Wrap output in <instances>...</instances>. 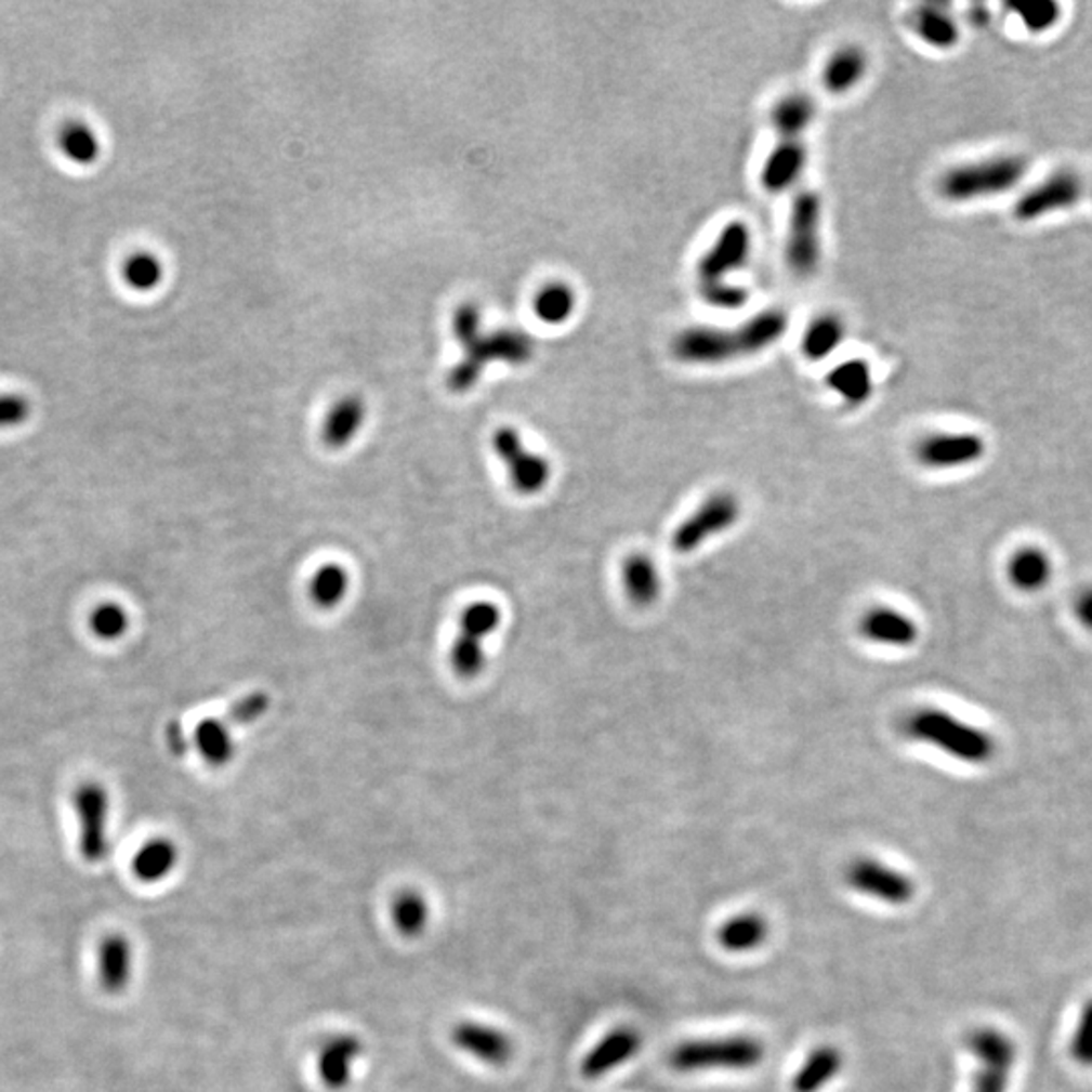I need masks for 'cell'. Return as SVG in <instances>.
I'll return each instance as SVG.
<instances>
[{
    "instance_id": "7402d4cb",
    "label": "cell",
    "mask_w": 1092,
    "mask_h": 1092,
    "mask_svg": "<svg viewBox=\"0 0 1092 1092\" xmlns=\"http://www.w3.org/2000/svg\"><path fill=\"white\" fill-rule=\"evenodd\" d=\"M868 71V55L861 47H840L821 71V83L833 95L852 92Z\"/></svg>"
},
{
    "instance_id": "6da1fadb",
    "label": "cell",
    "mask_w": 1092,
    "mask_h": 1092,
    "mask_svg": "<svg viewBox=\"0 0 1092 1092\" xmlns=\"http://www.w3.org/2000/svg\"><path fill=\"white\" fill-rule=\"evenodd\" d=\"M789 318L784 310L754 314L737 328H686L672 340V353L684 365H724L763 353L784 339Z\"/></svg>"
},
{
    "instance_id": "d4e9b609",
    "label": "cell",
    "mask_w": 1092,
    "mask_h": 1092,
    "mask_svg": "<svg viewBox=\"0 0 1092 1092\" xmlns=\"http://www.w3.org/2000/svg\"><path fill=\"white\" fill-rule=\"evenodd\" d=\"M816 102L805 93H789L771 109V126L779 140H801L816 120Z\"/></svg>"
},
{
    "instance_id": "4dcf8cb0",
    "label": "cell",
    "mask_w": 1092,
    "mask_h": 1092,
    "mask_svg": "<svg viewBox=\"0 0 1092 1092\" xmlns=\"http://www.w3.org/2000/svg\"><path fill=\"white\" fill-rule=\"evenodd\" d=\"M623 587L633 605L647 607L660 597L662 583L654 561L646 554H633L623 563Z\"/></svg>"
},
{
    "instance_id": "484cf974",
    "label": "cell",
    "mask_w": 1092,
    "mask_h": 1092,
    "mask_svg": "<svg viewBox=\"0 0 1092 1092\" xmlns=\"http://www.w3.org/2000/svg\"><path fill=\"white\" fill-rule=\"evenodd\" d=\"M193 747L211 767H225L233 761V726L225 719H205L193 731Z\"/></svg>"
},
{
    "instance_id": "836d02e7",
    "label": "cell",
    "mask_w": 1092,
    "mask_h": 1092,
    "mask_svg": "<svg viewBox=\"0 0 1092 1092\" xmlns=\"http://www.w3.org/2000/svg\"><path fill=\"white\" fill-rule=\"evenodd\" d=\"M351 591V573L340 563H324L310 579V600L320 609H337Z\"/></svg>"
},
{
    "instance_id": "f546056e",
    "label": "cell",
    "mask_w": 1092,
    "mask_h": 1092,
    "mask_svg": "<svg viewBox=\"0 0 1092 1092\" xmlns=\"http://www.w3.org/2000/svg\"><path fill=\"white\" fill-rule=\"evenodd\" d=\"M844 339V323L836 314H821L805 328L801 337V353L812 363H821L842 346Z\"/></svg>"
},
{
    "instance_id": "7bdbcfd3",
    "label": "cell",
    "mask_w": 1092,
    "mask_h": 1092,
    "mask_svg": "<svg viewBox=\"0 0 1092 1092\" xmlns=\"http://www.w3.org/2000/svg\"><path fill=\"white\" fill-rule=\"evenodd\" d=\"M1017 13L1022 16L1024 25L1030 29V31L1042 32L1054 27L1061 18V6L1056 2H1048V0H1042V2H1036V4H1028V6H1022L1017 9Z\"/></svg>"
},
{
    "instance_id": "ee69618b",
    "label": "cell",
    "mask_w": 1092,
    "mask_h": 1092,
    "mask_svg": "<svg viewBox=\"0 0 1092 1092\" xmlns=\"http://www.w3.org/2000/svg\"><path fill=\"white\" fill-rule=\"evenodd\" d=\"M31 413L29 400L21 395H0V430L16 427Z\"/></svg>"
},
{
    "instance_id": "8992f818",
    "label": "cell",
    "mask_w": 1092,
    "mask_h": 1092,
    "mask_svg": "<svg viewBox=\"0 0 1092 1092\" xmlns=\"http://www.w3.org/2000/svg\"><path fill=\"white\" fill-rule=\"evenodd\" d=\"M502 609L494 601H474L462 611L460 633L449 649V663L458 676H479L488 662L484 642L502 626Z\"/></svg>"
},
{
    "instance_id": "5b68a950",
    "label": "cell",
    "mask_w": 1092,
    "mask_h": 1092,
    "mask_svg": "<svg viewBox=\"0 0 1092 1092\" xmlns=\"http://www.w3.org/2000/svg\"><path fill=\"white\" fill-rule=\"evenodd\" d=\"M1026 170L1028 162L1022 156H996L945 172L938 190L945 199L953 202L996 197L1014 188L1024 179Z\"/></svg>"
},
{
    "instance_id": "9a60e30c",
    "label": "cell",
    "mask_w": 1092,
    "mask_h": 1092,
    "mask_svg": "<svg viewBox=\"0 0 1092 1092\" xmlns=\"http://www.w3.org/2000/svg\"><path fill=\"white\" fill-rule=\"evenodd\" d=\"M984 456L985 442L977 433H935L917 446V460L933 470L963 468Z\"/></svg>"
},
{
    "instance_id": "d6986e66",
    "label": "cell",
    "mask_w": 1092,
    "mask_h": 1092,
    "mask_svg": "<svg viewBox=\"0 0 1092 1092\" xmlns=\"http://www.w3.org/2000/svg\"><path fill=\"white\" fill-rule=\"evenodd\" d=\"M134 949L130 938L122 933H111L102 940L97 953V977L102 989L109 996H120L132 982Z\"/></svg>"
},
{
    "instance_id": "277c9868",
    "label": "cell",
    "mask_w": 1092,
    "mask_h": 1092,
    "mask_svg": "<svg viewBox=\"0 0 1092 1092\" xmlns=\"http://www.w3.org/2000/svg\"><path fill=\"white\" fill-rule=\"evenodd\" d=\"M765 1058V1044L753 1036H726L708 1040H688L677 1044L668 1062L676 1073L705 1070H751Z\"/></svg>"
},
{
    "instance_id": "4316f807",
    "label": "cell",
    "mask_w": 1092,
    "mask_h": 1092,
    "mask_svg": "<svg viewBox=\"0 0 1092 1092\" xmlns=\"http://www.w3.org/2000/svg\"><path fill=\"white\" fill-rule=\"evenodd\" d=\"M910 25L923 43L938 51L953 49L961 37L957 21L937 4L917 6L910 15Z\"/></svg>"
},
{
    "instance_id": "5bb4252c",
    "label": "cell",
    "mask_w": 1092,
    "mask_h": 1092,
    "mask_svg": "<svg viewBox=\"0 0 1092 1092\" xmlns=\"http://www.w3.org/2000/svg\"><path fill=\"white\" fill-rule=\"evenodd\" d=\"M1084 195V183L1073 170H1061L1048 176L1015 200L1014 215L1019 221H1036L1077 205Z\"/></svg>"
},
{
    "instance_id": "cb8c5ba5",
    "label": "cell",
    "mask_w": 1092,
    "mask_h": 1092,
    "mask_svg": "<svg viewBox=\"0 0 1092 1092\" xmlns=\"http://www.w3.org/2000/svg\"><path fill=\"white\" fill-rule=\"evenodd\" d=\"M367 419V407L360 397H344L340 399L330 413L326 416L323 427V442L330 449H342L353 444L354 437L360 433Z\"/></svg>"
},
{
    "instance_id": "7a4b0ae2",
    "label": "cell",
    "mask_w": 1092,
    "mask_h": 1092,
    "mask_svg": "<svg viewBox=\"0 0 1092 1092\" xmlns=\"http://www.w3.org/2000/svg\"><path fill=\"white\" fill-rule=\"evenodd\" d=\"M453 332L463 346L462 363L449 372L447 386L453 393H465L476 385L484 367L492 360H506L521 365L535 354V342L523 332L502 330L496 334H482L479 312L474 304H463L453 316Z\"/></svg>"
},
{
    "instance_id": "9c48e42d",
    "label": "cell",
    "mask_w": 1092,
    "mask_h": 1092,
    "mask_svg": "<svg viewBox=\"0 0 1092 1092\" xmlns=\"http://www.w3.org/2000/svg\"><path fill=\"white\" fill-rule=\"evenodd\" d=\"M492 446L496 456L506 465L508 477L516 492L537 496L549 486L553 477V465L547 458L524 446L518 431L512 427L494 431Z\"/></svg>"
},
{
    "instance_id": "ab89813d",
    "label": "cell",
    "mask_w": 1092,
    "mask_h": 1092,
    "mask_svg": "<svg viewBox=\"0 0 1092 1092\" xmlns=\"http://www.w3.org/2000/svg\"><path fill=\"white\" fill-rule=\"evenodd\" d=\"M700 298L712 308L740 310L749 304L751 292L745 286H737L731 281H712L700 284Z\"/></svg>"
},
{
    "instance_id": "d6a6232c",
    "label": "cell",
    "mask_w": 1092,
    "mask_h": 1092,
    "mask_svg": "<svg viewBox=\"0 0 1092 1092\" xmlns=\"http://www.w3.org/2000/svg\"><path fill=\"white\" fill-rule=\"evenodd\" d=\"M1008 575H1010V581L1015 589L1034 593V591H1040L1048 586V581L1052 577V565L1042 549L1026 547V549H1019L1010 558Z\"/></svg>"
},
{
    "instance_id": "603a6c76",
    "label": "cell",
    "mask_w": 1092,
    "mask_h": 1092,
    "mask_svg": "<svg viewBox=\"0 0 1092 1092\" xmlns=\"http://www.w3.org/2000/svg\"><path fill=\"white\" fill-rule=\"evenodd\" d=\"M826 383L840 399L852 407H860L874 395L872 369L861 358H850L836 365L828 372Z\"/></svg>"
},
{
    "instance_id": "3957f363",
    "label": "cell",
    "mask_w": 1092,
    "mask_h": 1092,
    "mask_svg": "<svg viewBox=\"0 0 1092 1092\" xmlns=\"http://www.w3.org/2000/svg\"><path fill=\"white\" fill-rule=\"evenodd\" d=\"M905 731L910 739L929 742L971 765H984L996 754V740L989 733L937 708L917 710L905 724Z\"/></svg>"
},
{
    "instance_id": "7c38bea8",
    "label": "cell",
    "mask_w": 1092,
    "mask_h": 1092,
    "mask_svg": "<svg viewBox=\"0 0 1092 1092\" xmlns=\"http://www.w3.org/2000/svg\"><path fill=\"white\" fill-rule=\"evenodd\" d=\"M846 882L856 893L893 907L908 905L917 893L912 878L872 858L852 861L847 866Z\"/></svg>"
},
{
    "instance_id": "f1b7e54d",
    "label": "cell",
    "mask_w": 1092,
    "mask_h": 1092,
    "mask_svg": "<svg viewBox=\"0 0 1092 1092\" xmlns=\"http://www.w3.org/2000/svg\"><path fill=\"white\" fill-rule=\"evenodd\" d=\"M844 1056L836 1047H819L801 1064L798 1075L791 1080L793 1092H819L828 1087L838 1073L842 1070Z\"/></svg>"
},
{
    "instance_id": "74e56055",
    "label": "cell",
    "mask_w": 1092,
    "mask_h": 1092,
    "mask_svg": "<svg viewBox=\"0 0 1092 1092\" xmlns=\"http://www.w3.org/2000/svg\"><path fill=\"white\" fill-rule=\"evenodd\" d=\"M123 281L136 290V292H150L160 286L162 277H165V267L160 260L148 253V251H139L134 255H130L122 267Z\"/></svg>"
},
{
    "instance_id": "83f0119b",
    "label": "cell",
    "mask_w": 1092,
    "mask_h": 1092,
    "mask_svg": "<svg viewBox=\"0 0 1092 1092\" xmlns=\"http://www.w3.org/2000/svg\"><path fill=\"white\" fill-rule=\"evenodd\" d=\"M769 937V924L756 912H742L719 929V943L728 953H749Z\"/></svg>"
},
{
    "instance_id": "44dd1931",
    "label": "cell",
    "mask_w": 1092,
    "mask_h": 1092,
    "mask_svg": "<svg viewBox=\"0 0 1092 1092\" xmlns=\"http://www.w3.org/2000/svg\"><path fill=\"white\" fill-rule=\"evenodd\" d=\"M861 635L882 646L908 647L919 640V628L910 617L891 609H870L860 623Z\"/></svg>"
},
{
    "instance_id": "ba28073f",
    "label": "cell",
    "mask_w": 1092,
    "mask_h": 1092,
    "mask_svg": "<svg viewBox=\"0 0 1092 1092\" xmlns=\"http://www.w3.org/2000/svg\"><path fill=\"white\" fill-rule=\"evenodd\" d=\"M965 1044L977 1061L971 1092H1008L1017 1061L1012 1036L994 1026H982L970 1031Z\"/></svg>"
},
{
    "instance_id": "60d3db41",
    "label": "cell",
    "mask_w": 1092,
    "mask_h": 1092,
    "mask_svg": "<svg viewBox=\"0 0 1092 1092\" xmlns=\"http://www.w3.org/2000/svg\"><path fill=\"white\" fill-rule=\"evenodd\" d=\"M1070 1056L1084 1068H1092V998L1084 1001L1078 1024L1075 1028V1036L1070 1042Z\"/></svg>"
},
{
    "instance_id": "4fadbf2b",
    "label": "cell",
    "mask_w": 1092,
    "mask_h": 1092,
    "mask_svg": "<svg viewBox=\"0 0 1092 1092\" xmlns=\"http://www.w3.org/2000/svg\"><path fill=\"white\" fill-rule=\"evenodd\" d=\"M753 251V233L747 223L731 221L696 265L700 284L726 281V276L747 265Z\"/></svg>"
},
{
    "instance_id": "30bf717a",
    "label": "cell",
    "mask_w": 1092,
    "mask_h": 1092,
    "mask_svg": "<svg viewBox=\"0 0 1092 1092\" xmlns=\"http://www.w3.org/2000/svg\"><path fill=\"white\" fill-rule=\"evenodd\" d=\"M74 807L79 819V852L83 860L97 864L108 856V791L92 781L79 785Z\"/></svg>"
},
{
    "instance_id": "8fae6325",
    "label": "cell",
    "mask_w": 1092,
    "mask_h": 1092,
    "mask_svg": "<svg viewBox=\"0 0 1092 1092\" xmlns=\"http://www.w3.org/2000/svg\"><path fill=\"white\" fill-rule=\"evenodd\" d=\"M739 500L733 494L721 492L710 496L693 516L677 526L672 539L676 553L688 554L702 547L708 539L728 530L739 521Z\"/></svg>"
},
{
    "instance_id": "ac0fdd59",
    "label": "cell",
    "mask_w": 1092,
    "mask_h": 1092,
    "mask_svg": "<svg viewBox=\"0 0 1092 1092\" xmlns=\"http://www.w3.org/2000/svg\"><path fill=\"white\" fill-rule=\"evenodd\" d=\"M451 1040L465 1054L492 1066L506 1064L514 1054V1044L508 1034L486 1024L462 1022L451 1031Z\"/></svg>"
},
{
    "instance_id": "52a82bcc",
    "label": "cell",
    "mask_w": 1092,
    "mask_h": 1092,
    "mask_svg": "<svg viewBox=\"0 0 1092 1092\" xmlns=\"http://www.w3.org/2000/svg\"><path fill=\"white\" fill-rule=\"evenodd\" d=\"M821 200L814 190H801L791 202L785 260L798 277H812L821 260Z\"/></svg>"
},
{
    "instance_id": "2e32d148",
    "label": "cell",
    "mask_w": 1092,
    "mask_h": 1092,
    "mask_svg": "<svg viewBox=\"0 0 1092 1092\" xmlns=\"http://www.w3.org/2000/svg\"><path fill=\"white\" fill-rule=\"evenodd\" d=\"M640 1048H642L640 1031L630 1026L616 1028L609 1031L597 1047L591 1048V1052L581 1062V1075L587 1080L607 1077L609 1073L630 1062L640 1052Z\"/></svg>"
},
{
    "instance_id": "8d00e7d4",
    "label": "cell",
    "mask_w": 1092,
    "mask_h": 1092,
    "mask_svg": "<svg viewBox=\"0 0 1092 1092\" xmlns=\"http://www.w3.org/2000/svg\"><path fill=\"white\" fill-rule=\"evenodd\" d=\"M577 306V295L567 284L554 281L540 290L535 300V312L542 323L563 324L569 320Z\"/></svg>"
},
{
    "instance_id": "1f68e13d",
    "label": "cell",
    "mask_w": 1092,
    "mask_h": 1092,
    "mask_svg": "<svg viewBox=\"0 0 1092 1092\" xmlns=\"http://www.w3.org/2000/svg\"><path fill=\"white\" fill-rule=\"evenodd\" d=\"M179 864V847L169 838H155L140 847L132 870L142 882L155 884L169 877Z\"/></svg>"
},
{
    "instance_id": "d590c367",
    "label": "cell",
    "mask_w": 1092,
    "mask_h": 1092,
    "mask_svg": "<svg viewBox=\"0 0 1092 1092\" xmlns=\"http://www.w3.org/2000/svg\"><path fill=\"white\" fill-rule=\"evenodd\" d=\"M393 923L400 935L417 937L425 931L430 921V905L425 896L417 891H405L393 900Z\"/></svg>"
},
{
    "instance_id": "ffe728a7",
    "label": "cell",
    "mask_w": 1092,
    "mask_h": 1092,
    "mask_svg": "<svg viewBox=\"0 0 1092 1092\" xmlns=\"http://www.w3.org/2000/svg\"><path fill=\"white\" fill-rule=\"evenodd\" d=\"M363 1054V1042L351 1034L337 1036L318 1054V1075L330 1091L346 1089L353 1078L354 1062Z\"/></svg>"
},
{
    "instance_id": "e0dca14e",
    "label": "cell",
    "mask_w": 1092,
    "mask_h": 1092,
    "mask_svg": "<svg viewBox=\"0 0 1092 1092\" xmlns=\"http://www.w3.org/2000/svg\"><path fill=\"white\" fill-rule=\"evenodd\" d=\"M805 167L807 146L803 140H779L763 165L761 185L771 195L785 193L800 183Z\"/></svg>"
},
{
    "instance_id": "e575fe53",
    "label": "cell",
    "mask_w": 1092,
    "mask_h": 1092,
    "mask_svg": "<svg viewBox=\"0 0 1092 1092\" xmlns=\"http://www.w3.org/2000/svg\"><path fill=\"white\" fill-rule=\"evenodd\" d=\"M60 148L74 165L90 167L102 153L100 139L92 128L83 122H67L60 132Z\"/></svg>"
},
{
    "instance_id": "f6af8a7d",
    "label": "cell",
    "mask_w": 1092,
    "mask_h": 1092,
    "mask_svg": "<svg viewBox=\"0 0 1092 1092\" xmlns=\"http://www.w3.org/2000/svg\"><path fill=\"white\" fill-rule=\"evenodd\" d=\"M167 742H169L170 751L174 754H185L190 747L185 731L179 723L170 724L169 731H167Z\"/></svg>"
},
{
    "instance_id": "f35d334b",
    "label": "cell",
    "mask_w": 1092,
    "mask_h": 1092,
    "mask_svg": "<svg viewBox=\"0 0 1092 1092\" xmlns=\"http://www.w3.org/2000/svg\"><path fill=\"white\" fill-rule=\"evenodd\" d=\"M128 623H130L128 614L118 603H102L100 607L93 609L92 616H90V628H92L93 635L104 642L120 640L128 630Z\"/></svg>"
},
{
    "instance_id": "bcb514c9",
    "label": "cell",
    "mask_w": 1092,
    "mask_h": 1092,
    "mask_svg": "<svg viewBox=\"0 0 1092 1092\" xmlns=\"http://www.w3.org/2000/svg\"><path fill=\"white\" fill-rule=\"evenodd\" d=\"M1077 617L1087 630L1092 631V587L1078 597Z\"/></svg>"
},
{
    "instance_id": "b9f144b4",
    "label": "cell",
    "mask_w": 1092,
    "mask_h": 1092,
    "mask_svg": "<svg viewBox=\"0 0 1092 1092\" xmlns=\"http://www.w3.org/2000/svg\"><path fill=\"white\" fill-rule=\"evenodd\" d=\"M269 705H272V700H269V696L265 693L247 694V696L239 698V700L229 708V712H227L225 721L232 724V726H235V724L244 726V724L255 723V721H260L263 714L269 710Z\"/></svg>"
}]
</instances>
